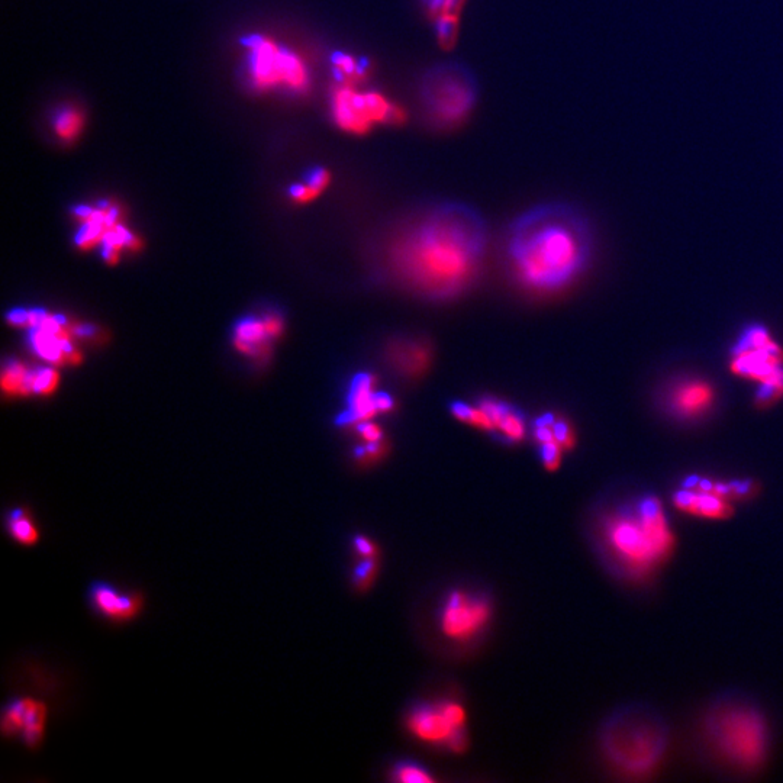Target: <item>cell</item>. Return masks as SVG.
<instances>
[{
  "label": "cell",
  "mask_w": 783,
  "mask_h": 783,
  "mask_svg": "<svg viewBox=\"0 0 783 783\" xmlns=\"http://www.w3.org/2000/svg\"><path fill=\"white\" fill-rule=\"evenodd\" d=\"M488 247L485 219L472 206L434 203L399 222L377 250L380 275L428 301L473 285Z\"/></svg>",
  "instance_id": "cell-1"
},
{
  "label": "cell",
  "mask_w": 783,
  "mask_h": 783,
  "mask_svg": "<svg viewBox=\"0 0 783 783\" xmlns=\"http://www.w3.org/2000/svg\"><path fill=\"white\" fill-rule=\"evenodd\" d=\"M591 253L588 225L563 203H543L512 221L507 256L528 288L557 290L579 276Z\"/></svg>",
  "instance_id": "cell-2"
},
{
  "label": "cell",
  "mask_w": 783,
  "mask_h": 783,
  "mask_svg": "<svg viewBox=\"0 0 783 783\" xmlns=\"http://www.w3.org/2000/svg\"><path fill=\"white\" fill-rule=\"evenodd\" d=\"M602 538L620 572L638 583L659 572L676 540L665 508L654 496L607 515Z\"/></svg>",
  "instance_id": "cell-3"
},
{
  "label": "cell",
  "mask_w": 783,
  "mask_h": 783,
  "mask_svg": "<svg viewBox=\"0 0 783 783\" xmlns=\"http://www.w3.org/2000/svg\"><path fill=\"white\" fill-rule=\"evenodd\" d=\"M701 739L710 760L727 772H759L769 759L768 718L752 702L712 705L701 721Z\"/></svg>",
  "instance_id": "cell-4"
},
{
  "label": "cell",
  "mask_w": 783,
  "mask_h": 783,
  "mask_svg": "<svg viewBox=\"0 0 783 783\" xmlns=\"http://www.w3.org/2000/svg\"><path fill=\"white\" fill-rule=\"evenodd\" d=\"M605 749L614 769L633 778L657 772L669 750L665 728L643 714L618 721L608 734Z\"/></svg>",
  "instance_id": "cell-5"
},
{
  "label": "cell",
  "mask_w": 783,
  "mask_h": 783,
  "mask_svg": "<svg viewBox=\"0 0 783 783\" xmlns=\"http://www.w3.org/2000/svg\"><path fill=\"white\" fill-rule=\"evenodd\" d=\"M420 99L424 111L440 125L463 121L478 99L475 76L460 63H440L422 74Z\"/></svg>",
  "instance_id": "cell-6"
},
{
  "label": "cell",
  "mask_w": 783,
  "mask_h": 783,
  "mask_svg": "<svg viewBox=\"0 0 783 783\" xmlns=\"http://www.w3.org/2000/svg\"><path fill=\"white\" fill-rule=\"evenodd\" d=\"M731 370L759 383L757 401L772 404L783 398V351L768 331L753 328L734 350Z\"/></svg>",
  "instance_id": "cell-7"
},
{
  "label": "cell",
  "mask_w": 783,
  "mask_h": 783,
  "mask_svg": "<svg viewBox=\"0 0 783 783\" xmlns=\"http://www.w3.org/2000/svg\"><path fill=\"white\" fill-rule=\"evenodd\" d=\"M331 109L338 127L353 134H364L375 124L398 122L402 118V112L385 96L357 92L347 85L335 89Z\"/></svg>",
  "instance_id": "cell-8"
},
{
  "label": "cell",
  "mask_w": 783,
  "mask_h": 783,
  "mask_svg": "<svg viewBox=\"0 0 783 783\" xmlns=\"http://www.w3.org/2000/svg\"><path fill=\"white\" fill-rule=\"evenodd\" d=\"M247 43L253 48L251 72L259 86L286 85L301 90L308 85V72L301 58L282 50L272 41L253 38Z\"/></svg>",
  "instance_id": "cell-9"
},
{
  "label": "cell",
  "mask_w": 783,
  "mask_h": 783,
  "mask_svg": "<svg viewBox=\"0 0 783 783\" xmlns=\"http://www.w3.org/2000/svg\"><path fill=\"white\" fill-rule=\"evenodd\" d=\"M491 618V605L485 598L454 591L447 596L440 611L441 633L454 641L472 640Z\"/></svg>",
  "instance_id": "cell-10"
},
{
  "label": "cell",
  "mask_w": 783,
  "mask_h": 783,
  "mask_svg": "<svg viewBox=\"0 0 783 783\" xmlns=\"http://www.w3.org/2000/svg\"><path fill=\"white\" fill-rule=\"evenodd\" d=\"M47 718L45 702L29 696L12 698L3 707V736L21 741L29 750H37L44 741Z\"/></svg>",
  "instance_id": "cell-11"
},
{
  "label": "cell",
  "mask_w": 783,
  "mask_h": 783,
  "mask_svg": "<svg viewBox=\"0 0 783 783\" xmlns=\"http://www.w3.org/2000/svg\"><path fill=\"white\" fill-rule=\"evenodd\" d=\"M87 602L93 614L108 623L125 624L137 620L144 609V596L122 591L108 580H93L87 588Z\"/></svg>",
  "instance_id": "cell-12"
},
{
  "label": "cell",
  "mask_w": 783,
  "mask_h": 783,
  "mask_svg": "<svg viewBox=\"0 0 783 783\" xmlns=\"http://www.w3.org/2000/svg\"><path fill=\"white\" fill-rule=\"evenodd\" d=\"M673 504L683 514L707 520H723L733 514V501L711 488L708 480L685 486L673 495Z\"/></svg>",
  "instance_id": "cell-13"
},
{
  "label": "cell",
  "mask_w": 783,
  "mask_h": 783,
  "mask_svg": "<svg viewBox=\"0 0 783 783\" xmlns=\"http://www.w3.org/2000/svg\"><path fill=\"white\" fill-rule=\"evenodd\" d=\"M714 402L715 391L707 380H682L670 393L673 411L683 418H696L707 414Z\"/></svg>",
  "instance_id": "cell-14"
},
{
  "label": "cell",
  "mask_w": 783,
  "mask_h": 783,
  "mask_svg": "<svg viewBox=\"0 0 783 783\" xmlns=\"http://www.w3.org/2000/svg\"><path fill=\"white\" fill-rule=\"evenodd\" d=\"M478 408L486 420V428L496 431L502 438L514 443L525 434V418L520 409L504 401L483 399Z\"/></svg>",
  "instance_id": "cell-15"
},
{
  "label": "cell",
  "mask_w": 783,
  "mask_h": 783,
  "mask_svg": "<svg viewBox=\"0 0 783 783\" xmlns=\"http://www.w3.org/2000/svg\"><path fill=\"white\" fill-rule=\"evenodd\" d=\"M379 411L377 391H373L372 376L359 373L351 379L346 396V408L338 415V425L363 421Z\"/></svg>",
  "instance_id": "cell-16"
},
{
  "label": "cell",
  "mask_w": 783,
  "mask_h": 783,
  "mask_svg": "<svg viewBox=\"0 0 783 783\" xmlns=\"http://www.w3.org/2000/svg\"><path fill=\"white\" fill-rule=\"evenodd\" d=\"M408 728L417 739L433 744H449L457 731L440 707L417 708L408 717Z\"/></svg>",
  "instance_id": "cell-17"
},
{
  "label": "cell",
  "mask_w": 783,
  "mask_h": 783,
  "mask_svg": "<svg viewBox=\"0 0 783 783\" xmlns=\"http://www.w3.org/2000/svg\"><path fill=\"white\" fill-rule=\"evenodd\" d=\"M3 525L9 538L22 547H34L40 543L41 531L32 512L25 507H12L6 511Z\"/></svg>",
  "instance_id": "cell-18"
},
{
  "label": "cell",
  "mask_w": 783,
  "mask_h": 783,
  "mask_svg": "<svg viewBox=\"0 0 783 783\" xmlns=\"http://www.w3.org/2000/svg\"><path fill=\"white\" fill-rule=\"evenodd\" d=\"M28 340L35 353L48 362L56 363L64 354L73 353L72 344L61 333H53L43 327H31Z\"/></svg>",
  "instance_id": "cell-19"
},
{
  "label": "cell",
  "mask_w": 783,
  "mask_h": 783,
  "mask_svg": "<svg viewBox=\"0 0 783 783\" xmlns=\"http://www.w3.org/2000/svg\"><path fill=\"white\" fill-rule=\"evenodd\" d=\"M269 325L267 322H261L259 319L246 318L238 322L235 327V341L243 350H253L256 344L269 337Z\"/></svg>",
  "instance_id": "cell-20"
},
{
  "label": "cell",
  "mask_w": 783,
  "mask_h": 783,
  "mask_svg": "<svg viewBox=\"0 0 783 783\" xmlns=\"http://www.w3.org/2000/svg\"><path fill=\"white\" fill-rule=\"evenodd\" d=\"M103 225H106V212H93V214L87 218L86 224L77 232L76 238H74L77 246L83 248L92 246L98 238H101Z\"/></svg>",
  "instance_id": "cell-21"
},
{
  "label": "cell",
  "mask_w": 783,
  "mask_h": 783,
  "mask_svg": "<svg viewBox=\"0 0 783 783\" xmlns=\"http://www.w3.org/2000/svg\"><path fill=\"white\" fill-rule=\"evenodd\" d=\"M82 125V115L74 109H63L54 121L57 135L63 140H73L74 137H77L82 130Z\"/></svg>",
  "instance_id": "cell-22"
},
{
  "label": "cell",
  "mask_w": 783,
  "mask_h": 783,
  "mask_svg": "<svg viewBox=\"0 0 783 783\" xmlns=\"http://www.w3.org/2000/svg\"><path fill=\"white\" fill-rule=\"evenodd\" d=\"M333 66L335 77L341 80V82L348 83L350 86L351 80L360 79L363 76V66L356 58L348 56L344 53H335L333 57Z\"/></svg>",
  "instance_id": "cell-23"
},
{
  "label": "cell",
  "mask_w": 783,
  "mask_h": 783,
  "mask_svg": "<svg viewBox=\"0 0 783 783\" xmlns=\"http://www.w3.org/2000/svg\"><path fill=\"white\" fill-rule=\"evenodd\" d=\"M57 375L53 369L48 367H38V369L27 372L25 379V392L47 393L56 386Z\"/></svg>",
  "instance_id": "cell-24"
},
{
  "label": "cell",
  "mask_w": 783,
  "mask_h": 783,
  "mask_svg": "<svg viewBox=\"0 0 783 783\" xmlns=\"http://www.w3.org/2000/svg\"><path fill=\"white\" fill-rule=\"evenodd\" d=\"M395 779L402 783H428L434 782L433 776L414 763H402L395 769Z\"/></svg>",
  "instance_id": "cell-25"
},
{
  "label": "cell",
  "mask_w": 783,
  "mask_h": 783,
  "mask_svg": "<svg viewBox=\"0 0 783 783\" xmlns=\"http://www.w3.org/2000/svg\"><path fill=\"white\" fill-rule=\"evenodd\" d=\"M459 16H441L437 18V37L441 47H453L459 32Z\"/></svg>",
  "instance_id": "cell-26"
},
{
  "label": "cell",
  "mask_w": 783,
  "mask_h": 783,
  "mask_svg": "<svg viewBox=\"0 0 783 783\" xmlns=\"http://www.w3.org/2000/svg\"><path fill=\"white\" fill-rule=\"evenodd\" d=\"M464 0H430L428 6H430L431 15L435 19L441 18V16H459V12L462 11Z\"/></svg>",
  "instance_id": "cell-27"
},
{
  "label": "cell",
  "mask_w": 783,
  "mask_h": 783,
  "mask_svg": "<svg viewBox=\"0 0 783 783\" xmlns=\"http://www.w3.org/2000/svg\"><path fill=\"white\" fill-rule=\"evenodd\" d=\"M440 708L449 723L457 730H462L464 721H466V712H464L462 705L456 704V702H444Z\"/></svg>",
  "instance_id": "cell-28"
},
{
  "label": "cell",
  "mask_w": 783,
  "mask_h": 783,
  "mask_svg": "<svg viewBox=\"0 0 783 783\" xmlns=\"http://www.w3.org/2000/svg\"><path fill=\"white\" fill-rule=\"evenodd\" d=\"M376 575V562L372 559H366V562H363L362 565L357 567L356 573H354V578H356V585L359 586V588H366V586H369L370 583H372V579L375 578Z\"/></svg>",
  "instance_id": "cell-29"
},
{
  "label": "cell",
  "mask_w": 783,
  "mask_h": 783,
  "mask_svg": "<svg viewBox=\"0 0 783 783\" xmlns=\"http://www.w3.org/2000/svg\"><path fill=\"white\" fill-rule=\"evenodd\" d=\"M328 180H330V176H328L327 170L314 169L308 174V177H306V185L318 195V193L327 186Z\"/></svg>",
  "instance_id": "cell-30"
},
{
  "label": "cell",
  "mask_w": 783,
  "mask_h": 783,
  "mask_svg": "<svg viewBox=\"0 0 783 783\" xmlns=\"http://www.w3.org/2000/svg\"><path fill=\"white\" fill-rule=\"evenodd\" d=\"M354 547H356L357 553L363 556L364 559H372L376 554V546L366 537L354 538Z\"/></svg>",
  "instance_id": "cell-31"
},
{
  "label": "cell",
  "mask_w": 783,
  "mask_h": 783,
  "mask_svg": "<svg viewBox=\"0 0 783 783\" xmlns=\"http://www.w3.org/2000/svg\"><path fill=\"white\" fill-rule=\"evenodd\" d=\"M290 195L296 201H308V199L314 198L317 193L314 192L308 185H295L290 188Z\"/></svg>",
  "instance_id": "cell-32"
},
{
  "label": "cell",
  "mask_w": 783,
  "mask_h": 783,
  "mask_svg": "<svg viewBox=\"0 0 783 783\" xmlns=\"http://www.w3.org/2000/svg\"><path fill=\"white\" fill-rule=\"evenodd\" d=\"M9 322H12L14 325H24L28 324L29 322V311H25V309H12L11 312L8 314Z\"/></svg>",
  "instance_id": "cell-33"
},
{
  "label": "cell",
  "mask_w": 783,
  "mask_h": 783,
  "mask_svg": "<svg viewBox=\"0 0 783 783\" xmlns=\"http://www.w3.org/2000/svg\"><path fill=\"white\" fill-rule=\"evenodd\" d=\"M359 431L372 444L376 443V441L379 440L380 433H379V430H377V427H375V425L367 424V422H366V424H360L359 425Z\"/></svg>",
  "instance_id": "cell-34"
},
{
  "label": "cell",
  "mask_w": 783,
  "mask_h": 783,
  "mask_svg": "<svg viewBox=\"0 0 783 783\" xmlns=\"http://www.w3.org/2000/svg\"><path fill=\"white\" fill-rule=\"evenodd\" d=\"M93 212L95 211H93V209L90 208V206H86V205L76 206V208H74V214H76L77 217L80 218H89L90 215L93 214Z\"/></svg>",
  "instance_id": "cell-35"
},
{
  "label": "cell",
  "mask_w": 783,
  "mask_h": 783,
  "mask_svg": "<svg viewBox=\"0 0 783 783\" xmlns=\"http://www.w3.org/2000/svg\"><path fill=\"white\" fill-rule=\"evenodd\" d=\"M95 333V328L92 327V325H82V327L77 330V334L82 335V337H89V335H93Z\"/></svg>",
  "instance_id": "cell-36"
}]
</instances>
